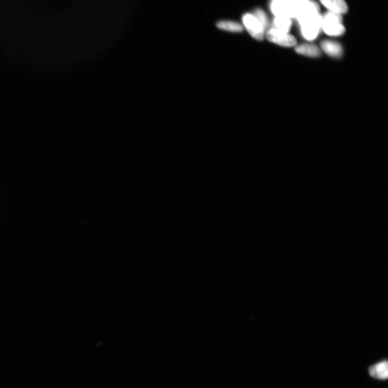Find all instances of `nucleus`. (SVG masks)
I'll return each mask as SVG.
<instances>
[{
  "mask_svg": "<svg viewBox=\"0 0 388 388\" xmlns=\"http://www.w3.org/2000/svg\"><path fill=\"white\" fill-rule=\"evenodd\" d=\"M299 23L303 37L308 41H312L316 38L322 27V16L320 14L314 15L307 17Z\"/></svg>",
  "mask_w": 388,
  "mask_h": 388,
  "instance_id": "obj_1",
  "label": "nucleus"
},
{
  "mask_svg": "<svg viewBox=\"0 0 388 388\" xmlns=\"http://www.w3.org/2000/svg\"><path fill=\"white\" fill-rule=\"evenodd\" d=\"M243 23L247 31L253 39L258 41L264 39L268 28L252 13L245 14L243 16Z\"/></svg>",
  "mask_w": 388,
  "mask_h": 388,
  "instance_id": "obj_2",
  "label": "nucleus"
},
{
  "mask_svg": "<svg viewBox=\"0 0 388 388\" xmlns=\"http://www.w3.org/2000/svg\"><path fill=\"white\" fill-rule=\"evenodd\" d=\"M270 6L272 12L276 16L296 18L295 0H272Z\"/></svg>",
  "mask_w": 388,
  "mask_h": 388,
  "instance_id": "obj_3",
  "label": "nucleus"
},
{
  "mask_svg": "<svg viewBox=\"0 0 388 388\" xmlns=\"http://www.w3.org/2000/svg\"><path fill=\"white\" fill-rule=\"evenodd\" d=\"M266 36L269 41L281 46L290 47L297 44V40L293 35L272 27L267 30Z\"/></svg>",
  "mask_w": 388,
  "mask_h": 388,
  "instance_id": "obj_4",
  "label": "nucleus"
},
{
  "mask_svg": "<svg viewBox=\"0 0 388 388\" xmlns=\"http://www.w3.org/2000/svg\"><path fill=\"white\" fill-rule=\"evenodd\" d=\"M320 2L330 12L342 15L348 11V6L345 0H320Z\"/></svg>",
  "mask_w": 388,
  "mask_h": 388,
  "instance_id": "obj_5",
  "label": "nucleus"
},
{
  "mask_svg": "<svg viewBox=\"0 0 388 388\" xmlns=\"http://www.w3.org/2000/svg\"><path fill=\"white\" fill-rule=\"evenodd\" d=\"M370 376L379 379V380H386L388 377V364L386 361H382L369 369Z\"/></svg>",
  "mask_w": 388,
  "mask_h": 388,
  "instance_id": "obj_6",
  "label": "nucleus"
},
{
  "mask_svg": "<svg viewBox=\"0 0 388 388\" xmlns=\"http://www.w3.org/2000/svg\"><path fill=\"white\" fill-rule=\"evenodd\" d=\"M321 47L328 55L339 57L342 54V48L340 44L336 42L325 40L321 42Z\"/></svg>",
  "mask_w": 388,
  "mask_h": 388,
  "instance_id": "obj_7",
  "label": "nucleus"
},
{
  "mask_svg": "<svg viewBox=\"0 0 388 388\" xmlns=\"http://www.w3.org/2000/svg\"><path fill=\"white\" fill-rule=\"evenodd\" d=\"M324 32L330 36H340L345 32V28L342 23L322 22V27Z\"/></svg>",
  "mask_w": 388,
  "mask_h": 388,
  "instance_id": "obj_8",
  "label": "nucleus"
},
{
  "mask_svg": "<svg viewBox=\"0 0 388 388\" xmlns=\"http://www.w3.org/2000/svg\"><path fill=\"white\" fill-rule=\"evenodd\" d=\"M296 51L299 54L311 57H319L321 55L320 49L311 44H303L298 46L296 48Z\"/></svg>",
  "mask_w": 388,
  "mask_h": 388,
  "instance_id": "obj_9",
  "label": "nucleus"
},
{
  "mask_svg": "<svg viewBox=\"0 0 388 388\" xmlns=\"http://www.w3.org/2000/svg\"><path fill=\"white\" fill-rule=\"evenodd\" d=\"M292 25V22L288 17L283 16H276L273 21L272 28L280 31L288 33Z\"/></svg>",
  "mask_w": 388,
  "mask_h": 388,
  "instance_id": "obj_10",
  "label": "nucleus"
},
{
  "mask_svg": "<svg viewBox=\"0 0 388 388\" xmlns=\"http://www.w3.org/2000/svg\"><path fill=\"white\" fill-rule=\"evenodd\" d=\"M217 26L220 29L234 33H240L243 30L241 24L231 21H219L217 23Z\"/></svg>",
  "mask_w": 388,
  "mask_h": 388,
  "instance_id": "obj_11",
  "label": "nucleus"
},
{
  "mask_svg": "<svg viewBox=\"0 0 388 388\" xmlns=\"http://www.w3.org/2000/svg\"><path fill=\"white\" fill-rule=\"evenodd\" d=\"M322 22H334L342 23V17L341 15L332 12H326L322 16Z\"/></svg>",
  "mask_w": 388,
  "mask_h": 388,
  "instance_id": "obj_12",
  "label": "nucleus"
},
{
  "mask_svg": "<svg viewBox=\"0 0 388 388\" xmlns=\"http://www.w3.org/2000/svg\"><path fill=\"white\" fill-rule=\"evenodd\" d=\"M267 28H268L269 22L267 15L261 9H257L252 13Z\"/></svg>",
  "mask_w": 388,
  "mask_h": 388,
  "instance_id": "obj_13",
  "label": "nucleus"
}]
</instances>
